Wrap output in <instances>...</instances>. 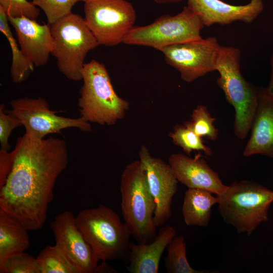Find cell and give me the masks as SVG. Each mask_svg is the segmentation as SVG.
<instances>
[{
  "mask_svg": "<svg viewBox=\"0 0 273 273\" xmlns=\"http://www.w3.org/2000/svg\"><path fill=\"white\" fill-rule=\"evenodd\" d=\"M59 71L68 79L82 80V70L88 52L99 46L84 18L72 12L50 25Z\"/></svg>",
  "mask_w": 273,
  "mask_h": 273,
  "instance_id": "7",
  "label": "cell"
},
{
  "mask_svg": "<svg viewBox=\"0 0 273 273\" xmlns=\"http://www.w3.org/2000/svg\"><path fill=\"white\" fill-rule=\"evenodd\" d=\"M271 72L268 86L265 87L267 92L273 95V52L271 57Z\"/></svg>",
  "mask_w": 273,
  "mask_h": 273,
  "instance_id": "32",
  "label": "cell"
},
{
  "mask_svg": "<svg viewBox=\"0 0 273 273\" xmlns=\"http://www.w3.org/2000/svg\"><path fill=\"white\" fill-rule=\"evenodd\" d=\"M84 20L99 45L113 47L123 42L136 19L132 5L126 0H87Z\"/></svg>",
  "mask_w": 273,
  "mask_h": 273,
  "instance_id": "9",
  "label": "cell"
},
{
  "mask_svg": "<svg viewBox=\"0 0 273 273\" xmlns=\"http://www.w3.org/2000/svg\"><path fill=\"white\" fill-rule=\"evenodd\" d=\"M220 46L215 37L176 44L161 50L167 64L178 71L181 78L191 82L215 71Z\"/></svg>",
  "mask_w": 273,
  "mask_h": 273,
  "instance_id": "11",
  "label": "cell"
},
{
  "mask_svg": "<svg viewBox=\"0 0 273 273\" xmlns=\"http://www.w3.org/2000/svg\"><path fill=\"white\" fill-rule=\"evenodd\" d=\"M139 156L146 170L148 186L156 204L154 223L156 227H161L171 216L172 201L178 181L169 163L152 156L145 146L141 147Z\"/></svg>",
  "mask_w": 273,
  "mask_h": 273,
  "instance_id": "13",
  "label": "cell"
},
{
  "mask_svg": "<svg viewBox=\"0 0 273 273\" xmlns=\"http://www.w3.org/2000/svg\"><path fill=\"white\" fill-rule=\"evenodd\" d=\"M36 259L41 273H78L56 245L46 246Z\"/></svg>",
  "mask_w": 273,
  "mask_h": 273,
  "instance_id": "23",
  "label": "cell"
},
{
  "mask_svg": "<svg viewBox=\"0 0 273 273\" xmlns=\"http://www.w3.org/2000/svg\"><path fill=\"white\" fill-rule=\"evenodd\" d=\"M13 161V152L0 150V189L5 184L11 169Z\"/></svg>",
  "mask_w": 273,
  "mask_h": 273,
  "instance_id": "30",
  "label": "cell"
},
{
  "mask_svg": "<svg viewBox=\"0 0 273 273\" xmlns=\"http://www.w3.org/2000/svg\"><path fill=\"white\" fill-rule=\"evenodd\" d=\"M0 31L7 39L12 51V61L10 68L11 79L15 83H21L27 79L34 71L35 66L19 47V43L10 28L7 13L1 6Z\"/></svg>",
  "mask_w": 273,
  "mask_h": 273,
  "instance_id": "21",
  "label": "cell"
},
{
  "mask_svg": "<svg viewBox=\"0 0 273 273\" xmlns=\"http://www.w3.org/2000/svg\"><path fill=\"white\" fill-rule=\"evenodd\" d=\"M50 227L57 247L78 273H93L99 261L79 230L74 214L65 211L56 216Z\"/></svg>",
  "mask_w": 273,
  "mask_h": 273,
  "instance_id": "12",
  "label": "cell"
},
{
  "mask_svg": "<svg viewBox=\"0 0 273 273\" xmlns=\"http://www.w3.org/2000/svg\"><path fill=\"white\" fill-rule=\"evenodd\" d=\"M12 109L7 112L18 118L24 126L25 133L37 139H44L49 134L60 133L62 130L75 127L90 131L92 126L81 117L71 118L59 116L50 109L43 98L27 97L12 100Z\"/></svg>",
  "mask_w": 273,
  "mask_h": 273,
  "instance_id": "10",
  "label": "cell"
},
{
  "mask_svg": "<svg viewBox=\"0 0 273 273\" xmlns=\"http://www.w3.org/2000/svg\"><path fill=\"white\" fill-rule=\"evenodd\" d=\"M250 130L243 156L260 154L273 158V95L266 88H259L258 104Z\"/></svg>",
  "mask_w": 273,
  "mask_h": 273,
  "instance_id": "17",
  "label": "cell"
},
{
  "mask_svg": "<svg viewBox=\"0 0 273 273\" xmlns=\"http://www.w3.org/2000/svg\"><path fill=\"white\" fill-rule=\"evenodd\" d=\"M13 152L11 169L0 189V210L36 231L46 221L56 180L67 166V144L63 139L40 140L25 133Z\"/></svg>",
  "mask_w": 273,
  "mask_h": 273,
  "instance_id": "1",
  "label": "cell"
},
{
  "mask_svg": "<svg viewBox=\"0 0 273 273\" xmlns=\"http://www.w3.org/2000/svg\"><path fill=\"white\" fill-rule=\"evenodd\" d=\"M1 273H41L36 258L25 252L0 262Z\"/></svg>",
  "mask_w": 273,
  "mask_h": 273,
  "instance_id": "26",
  "label": "cell"
},
{
  "mask_svg": "<svg viewBox=\"0 0 273 273\" xmlns=\"http://www.w3.org/2000/svg\"><path fill=\"white\" fill-rule=\"evenodd\" d=\"M168 163L178 181L188 189L204 190L217 195L227 187L199 155L191 158L183 153L172 154Z\"/></svg>",
  "mask_w": 273,
  "mask_h": 273,
  "instance_id": "16",
  "label": "cell"
},
{
  "mask_svg": "<svg viewBox=\"0 0 273 273\" xmlns=\"http://www.w3.org/2000/svg\"><path fill=\"white\" fill-rule=\"evenodd\" d=\"M5 106L2 104L0 106V143L1 150L7 151L10 149L9 138L12 131L16 127L22 126L20 121L9 113H5Z\"/></svg>",
  "mask_w": 273,
  "mask_h": 273,
  "instance_id": "29",
  "label": "cell"
},
{
  "mask_svg": "<svg viewBox=\"0 0 273 273\" xmlns=\"http://www.w3.org/2000/svg\"><path fill=\"white\" fill-rule=\"evenodd\" d=\"M204 26L229 25L236 21L252 23L264 9L262 0H251L245 5H233L221 0H187V6Z\"/></svg>",
  "mask_w": 273,
  "mask_h": 273,
  "instance_id": "14",
  "label": "cell"
},
{
  "mask_svg": "<svg viewBox=\"0 0 273 273\" xmlns=\"http://www.w3.org/2000/svg\"><path fill=\"white\" fill-rule=\"evenodd\" d=\"M213 194L209 191L197 189H188L185 192L182 214L186 225L208 226L212 207L218 203V198Z\"/></svg>",
  "mask_w": 273,
  "mask_h": 273,
  "instance_id": "19",
  "label": "cell"
},
{
  "mask_svg": "<svg viewBox=\"0 0 273 273\" xmlns=\"http://www.w3.org/2000/svg\"><path fill=\"white\" fill-rule=\"evenodd\" d=\"M176 234L175 229L167 225L161 226L151 242L130 243L127 271L130 273H157L162 254Z\"/></svg>",
  "mask_w": 273,
  "mask_h": 273,
  "instance_id": "18",
  "label": "cell"
},
{
  "mask_svg": "<svg viewBox=\"0 0 273 273\" xmlns=\"http://www.w3.org/2000/svg\"><path fill=\"white\" fill-rule=\"evenodd\" d=\"M216 196L223 221L239 234L250 236L261 223L268 220L273 191L255 181H234Z\"/></svg>",
  "mask_w": 273,
  "mask_h": 273,
  "instance_id": "4",
  "label": "cell"
},
{
  "mask_svg": "<svg viewBox=\"0 0 273 273\" xmlns=\"http://www.w3.org/2000/svg\"><path fill=\"white\" fill-rule=\"evenodd\" d=\"M112 271H114L115 272L114 270H113L110 266L106 263V261H102V263L100 265L98 266L96 272H113Z\"/></svg>",
  "mask_w": 273,
  "mask_h": 273,
  "instance_id": "31",
  "label": "cell"
},
{
  "mask_svg": "<svg viewBox=\"0 0 273 273\" xmlns=\"http://www.w3.org/2000/svg\"><path fill=\"white\" fill-rule=\"evenodd\" d=\"M169 135L173 143L180 147L188 155L192 151H202L207 156L212 154L211 148L204 143L202 138L184 124L176 125Z\"/></svg>",
  "mask_w": 273,
  "mask_h": 273,
  "instance_id": "24",
  "label": "cell"
},
{
  "mask_svg": "<svg viewBox=\"0 0 273 273\" xmlns=\"http://www.w3.org/2000/svg\"><path fill=\"white\" fill-rule=\"evenodd\" d=\"M241 56L239 49L220 46L215 69L219 74L217 85L235 110L234 133L239 139H244L251 129L258 104L259 88L251 85L242 75Z\"/></svg>",
  "mask_w": 273,
  "mask_h": 273,
  "instance_id": "3",
  "label": "cell"
},
{
  "mask_svg": "<svg viewBox=\"0 0 273 273\" xmlns=\"http://www.w3.org/2000/svg\"><path fill=\"white\" fill-rule=\"evenodd\" d=\"M0 6L8 15L15 17L25 16L36 20L40 14L38 7L27 0H0Z\"/></svg>",
  "mask_w": 273,
  "mask_h": 273,
  "instance_id": "28",
  "label": "cell"
},
{
  "mask_svg": "<svg viewBox=\"0 0 273 273\" xmlns=\"http://www.w3.org/2000/svg\"><path fill=\"white\" fill-rule=\"evenodd\" d=\"M204 27L199 17L186 6L175 15H162L147 25L134 26L123 43L161 52L172 45L202 38L200 33Z\"/></svg>",
  "mask_w": 273,
  "mask_h": 273,
  "instance_id": "8",
  "label": "cell"
},
{
  "mask_svg": "<svg viewBox=\"0 0 273 273\" xmlns=\"http://www.w3.org/2000/svg\"><path fill=\"white\" fill-rule=\"evenodd\" d=\"M82 80L78 100L80 117L89 123L112 125L124 117L129 103L115 92L104 64L95 60L85 63Z\"/></svg>",
  "mask_w": 273,
  "mask_h": 273,
  "instance_id": "2",
  "label": "cell"
},
{
  "mask_svg": "<svg viewBox=\"0 0 273 273\" xmlns=\"http://www.w3.org/2000/svg\"><path fill=\"white\" fill-rule=\"evenodd\" d=\"M272 22H273V20H272Z\"/></svg>",
  "mask_w": 273,
  "mask_h": 273,
  "instance_id": "35",
  "label": "cell"
},
{
  "mask_svg": "<svg viewBox=\"0 0 273 273\" xmlns=\"http://www.w3.org/2000/svg\"><path fill=\"white\" fill-rule=\"evenodd\" d=\"M77 225L99 260H117L128 256L130 231L118 214L100 205L83 209L75 217Z\"/></svg>",
  "mask_w": 273,
  "mask_h": 273,
  "instance_id": "6",
  "label": "cell"
},
{
  "mask_svg": "<svg viewBox=\"0 0 273 273\" xmlns=\"http://www.w3.org/2000/svg\"><path fill=\"white\" fill-rule=\"evenodd\" d=\"M79 0H32V3L44 13L48 24L51 25L71 13Z\"/></svg>",
  "mask_w": 273,
  "mask_h": 273,
  "instance_id": "27",
  "label": "cell"
},
{
  "mask_svg": "<svg viewBox=\"0 0 273 273\" xmlns=\"http://www.w3.org/2000/svg\"><path fill=\"white\" fill-rule=\"evenodd\" d=\"M164 259L165 267L168 273H207L206 270L193 268L188 261L186 242L183 236H175L167 246Z\"/></svg>",
  "mask_w": 273,
  "mask_h": 273,
  "instance_id": "22",
  "label": "cell"
},
{
  "mask_svg": "<svg viewBox=\"0 0 273 273\" xmlns=\"http://www.w3.org/2000/svg\"><path fill=\"white\" fill-rule=\"evenodd\" d=\"M155 3L159 4H165L171 3H178L181 2L183 0H153Z\"/></svg>",
  "mask_w": 273,
  "mask_h": 273,
  "instance_id": "33",
  "label": "cell"
},
{
  "mask_svg": "<svg viewBox=\"0 0 273 273\" xmlns=\"http://www.w3.org/2000/svg\"><path fill=\"white\" fill-rule=\"evenodd\" d=\"M121 211L124 222L138 243H150L156 237V208L145 167L140 160L127 164L121 177Z\"/></svg>",
  "mask_w": 273,
  "mask_h": 273,
  "instance_id": "5",
  "label": "cell"
},
{
  "mask_svg": "<svg viewBox=\"0 0 273 273\" xmlns=\"http://www.w3.org/2000/svg\"><path fill=\"white\" fill-rule=\"evenodd\" d=\"M28 231L16 219L0 210V262L29 248Z\"/></svg>",
  "mask_w": 273,
  "mask_h": 273,
  "instance_id": "20",
  "label": "cell"
},
{
  "mask_svg": "<svg viewBox=\"0 0 273 273\" xmlns=\"http://www.w3.org/2000/svg\"><path fill=\"white\" fill-rule=\"evenodd\" d=\"M215 120L205 106L199 105L192 111L191 120L184 124L199 136L215 141L218 135V130L214 124Z\"/></svg>",
  "mask_w": 273,
  "mask_h": 273,
  "instance_id": "25",
  "label": "cell"
},
{
  "mask_svg": "<svg viewBox=\"0 0 273 273\" xmlns=\"http://www.w3.org/2000/svg\"><path fill=\"white\" fill-rule=\"evenodd\" d=\"M8 17L24 55L35 67L45 65L53 47L50 25L40 24L36 20L25 16L15 17L8 15Z\"/></svg>",
  "mask_w": 273,
  "mask_h": 273,
  "instance_id": "15",
  "label": "cell"
},
{
  "mask_svg": "<svg viewBox=\"0 0 273 273\" xmlns=\"http://www.w3.org/2000/svg\"><path fill=\"white\" fill-rule=\"evenodd\" d=\"M80 2H85L86 1H87V0H79Z\"/></svg>",
  "mask_w": 273,
  "mask_h": 273,
  "instance_id": "34",
  "label": "cell"
}]
</instances>
